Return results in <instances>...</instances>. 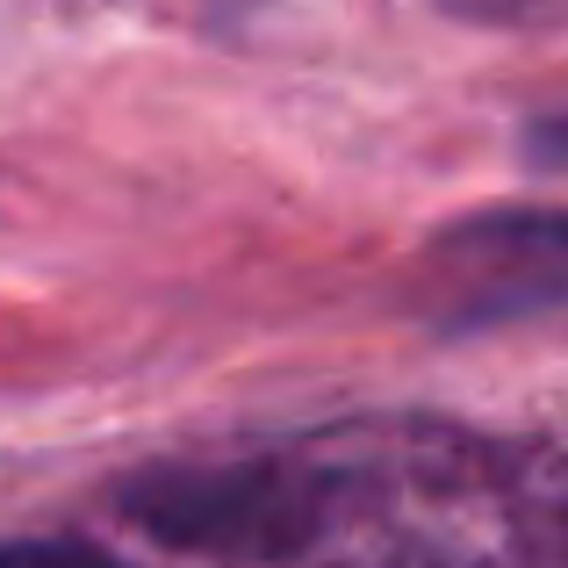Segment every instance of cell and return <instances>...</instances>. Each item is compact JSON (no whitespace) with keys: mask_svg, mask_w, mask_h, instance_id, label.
<instances>
[{"mask_svg":"<svg viewBox=\"0 0 568 568\" xmlns=\"http://www.w3.org/2000/svg\"><path fill=\"white\" fill-rule=\"evenodd\" d=\"M518 152H526V166H540V173H568V109L532 115L526 138H518Z\"/></svg>","mask_w":568,"mask_h":568,"instance_id":"277c9868","label":"cell"},{"mask_svg":"<svg viewBox=\"0 0 568 568\" xmlns=\"http://www.w3.org/2000/svg\"><path fill=\"white\" fill-rule=\"evenodd\" d=\"M0 568H130L87 540H0Z\"/></svg>","mask_w":568,"mask_h":568,"instance_id":"3957f363","label":"cell"},{"mask_svg":"<svg viewBox=\"0 0 568 568\" xmlns=\"http://www.w3.org/2000/svg\"><path fill=\"white\" fill-rule=\"evenodd\" d=\"M417 288L439 332L555 317L568 310V209H475L432 237Z\"/></svg>","mask_w":568,"mask_h":568,"instance_id":"7a4b0ae2","label":"cell"},{"mask_svg":"<svg viewBox=\"0 0 568 568\" xmlns=\"http://www.w3.org/2000/svg\"><path fill=\"white\" fill-rule=\"evenodd\" d=\"M115 511L173 555L237 568L295 561L332 526V475L303 454H231V460H152L115 489Z\"/></svg>","mask_w":568,"mask_h":568,"instance_id":"6da1fadb","label":"cell"}]
</instances>
